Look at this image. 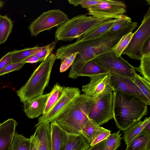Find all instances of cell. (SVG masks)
<instances>
[{
	"label": "cell",
	"instance_id": "cell-33",
	"mask_svg": "<svg viewBox=\"0 0 150 150\" xmlns=\"http://www.w3.org/2000/svg\"><path fill=\"white\" fill-rule=\"evenodd\" d=\"M103 0H69L68 1L70 4L74 6L80 5L81 7L86 8L87 9L91 7L95 6L101 3Z\"/></svg>",
	"mask_w": 150,
	"mask_h": 150
},
{
	"label": "cell",
	"instance_id": "cell-39",
	"mask_svg": "<svg viewBox=\"0 0 150 150\" xmlns=\"http://www.w3.org/2000/svg\"><path fill=\"white\" fill-rule=\"evenodd\" d=\"M106 139L93 146L89 147L87 150H105Z\"/></svg>",
	"mask_w": 150,
	"mask_h": 150
},
{
	"label": "cell",
	"instance_id": "cell-44",
	"mask_svg": "<svg viewBox=\"0 0 150 150\" xmlns=\"http://www.w3.org/2000/svg\"><path fill=\"white\" fill-rule=\"evenodd\" d=\"M4 2L1 0H0V9L2 8L4 5Z\"/></svg>",
	"mask_w": 150,
	"mask_h": 150
},
{
	"label": "cell",
	"instance_id": "cell-38",
	"mask_svg": "<svg viewBox=\"0 0 150 150\" xmlns=\"http://www.w3.org/2000/svg\"><path fill=\"white\" fill-rule=\"evenodd\" d=\"M110 131L108 130L99 135L89 144V146H93L101 141L106 139L107 137L110 134Z\"/></svg>",
	"mask_w": 150,
	"mask_h": 150
},
{
	"label": "cell",
	"instance_id": "cell-16",
	"mask_svg": "<svg viewBox=\"0 0 150 150\" xmlns=\"http://www.w3.org/2000/svg\"><path fill=\"white\" fill-rule=\"evenodd\" d=\"M17 125L13 118L0 123V150H9Z\"/></svg>",
	"mask_w": 150,
	"mask_h": 150
},
{
	"label": "cell",
	"instance_id": "cell-7",
	"mask_svg": "<svg viewBox=\"0 0 150 150\" xmlns=\"http://www.w3.org/2000/svg\"><path fill=\"white\" fill-rule=\"evenodd\" d=\"M95 100L88 117L94 123L100 126L113 118L114 91L102 94Z\"/></svg>",
	"mask_w": 150,
	"mask_h": 150
},
{
	"label": "cell",
	"instance_id": "cell-36",
	"mask_svg": "<svg viewBox=\"0 0 150 150\" xmlns=\"http://www.w3.org/2000/svg\"><path fill=\"white\" fill-rule=\"evenodd\" d=\"M55 46H54L50 47L40 51L36 53L34 55L38 57L42 61L48 57L51 52L54 48Z\"/></svg>",
	"mask_w": 150,
	"mask_h": 150
},
{
	"label": "cell",
	"instance_id": "cell-6",
	"mask_svg": "<svg viewBox=\"0 0 150 150\" xmlns=\"http://www.w3.org/2000/svg\"><path fill=\"white\" fill-rule=\"evenodd\" d=\"M93 59L109 74L124 76L133 79L134 77V67L121 56L117 57L112 50Z\"/></svg>",
	"mask_w": 150,
	"mask_h": 150
},
{
	"label": "cell",
	"instance_id": "cell-24",
	"mask_svg": "<svg viewBox=\"0 0 150 150\" xmlns=\"http://www.w3.org/2000/svg\"><path fill=\"white\" fill-rule=\"evenodd\" d=\"M108 73L93 59L87 62L76 75V78L82 76H90Z\"/></svg>",
	"mask_w": 150,
	"mask_h": 150
},
{
	"label": "cell",
	"instance_id": "cell-10",
	"mask_svg": "<svg viewBox=\"0 0 150 150\" xmlns=\"http://www.w3.org/2000/svg\"><path fill=\"white\" fill-rule=\"evenodd\" d=\"M69 19L68 15L59 9L45 11L33 21L28 27L32 36H37L41 32L58 27Z\"/></svg>",
	"mask_w": 150,
	"mask_h": 150
},
{
	"label": "cell",
	"instance_id": "cell-29",
	"mask_svg": "<svg viewBox=\"0 0 150 150\" xmlns=\"http://www.w3.org/2000/svg\"><path fill=\"white\" fill-rule=\"evenodd\" d=\"M134 34V33L130 32L124 35L112 49V50L117 57L121 56L122 52L128 46Z\"/></svg>",
	"mask_w": 150,
	"mask_h": 150
},
{
	"label": "cell",
	"instance_id": "cell-32",
	"mask_svg": "<svg viewBox=\"0 0 150 150\" xmlns=\"http://www.w3.org/2000/svg\"><path fill=\"white\" fill-rule=\"evenodd\" d=\"M132 22V19L129 17L123 15L117 18L113 25L108 31L111 33L121 30L128 26Z\"/></svg>",
	"mask_w": 150,
	"mask_h": 150
},
{
	"label": "cell",
	"instance_id": "cell-11",
	"mask_svg": "<svg viewBox=\"0 0 150 150\" xmlns=\"http://www.w3.org/2000/svg\"><path fill=\"white\" fill-rule=\"evenodd\" d=\"M126 7L122 1L103 0L88 9V14L96 18L117 19L126 12Z\"/></svg>",
	"mask_w": 150,
	"mask_h": 150
},
{
	"label": "cell",
	"instance_id": "cell-14",
	"mask_svg": "<svg viewBox=\"0 0 150 150\" xmlns=\"http://www.w3.org/2000/svg\"><path fill=\"white\" fill-rule=\"evenodd\" d=\"M35 127V132L30 138L36 150H51L50 123H42Z\"/></svg>",
	"mask_w": 150,
	"mask_h": 150
},
{
	"label": "cell",
	"instance_id": "cell-26",
	"mask_svg": "<svg viewBox=\"0 0 150 150\" xmlns=\"http://www.w3.org/2000/svg\"><path fill=\"white\" fill-rule=\"evenodd\" d=\"M63 90V87L57 83L54 86L48 97L43 115L48 112L61 97Z\"/></svg>",
	"mask_w": 150,
	"mask_h": 150
},
{
	"label": "cell",
	"instance_id": "cell-23",
	"mask_svg": "<svg viewBox=\"0 0 150 150\" xmlns=\"http://www.w3.org/2000/svg\"><path fill=\"white\" fill-rule=\"evenodd\" d=\"M149 123H150V117H146L143 121L137 122L124 131L123 138L126 145H127L139 134Z\"/></svg>",
	"mask_w": 150,
	"mask_h": 150
},
{
	"label": "cell",
	"instance_id": "cell-19",
	"mask_svg": "<svg viewBox=\"0 0 150 150\" xmlns=\"http://www.w3.org/2000/svg\"><path fill=\"white\" fill-rule=\"evenodd\" d=\"M117 19H110L105 21L94 27L86 33L80 39L82 40L94 39L107 32L115 23Z\"/></svg>",
	"mask_w": 150,
	"mask_h": 150
},
{
	"label": "cell",
	"instance_id": "cell-40",
	"mask_svg": "<svg viewBox=\"0 0 150 150\" xmlns=\"http://www.w3.org/2000/svg\"><path fill=\"white\" fill-rule=\"evenodd\" d=\"M40 59L38 57L34 55H31L23 61H21L25 64L26 63H34L41 62Z\"/></svg>",
	"mask_w": 150,
	"mask_h": 150
},
{
	"label": "cell",
	"instance_id": "cell-20",
	"mask_svg": "<svg viewBox=\"0 0 150 150\" xmlns=\"http://www.w3.org/2000/svg\"><path fill=\"white\" fill-rule=\"evenodd\" d=\"M56 44V42H54L48 45L43 47L36 46L21 50H14L11 51L12 62L14 63L21 62L28 57L40 51L55 46Z\"/></svg>",
	"mask_w": 150,
	"mask_h": 150
},
{
	"label": "cell",
	"instance_id": "cell-25",
	"mask_svg": "<svg viewBox=\"0 0 150 150\" xmlns=\"http://www.w3.org/2000/svg\"><path fill=\"white\" fill-rule=\"evenodd\" d=\"M13 24L7 16H1L0 18V44L4 43L12 32Z\"/></svg>",
	"mask_w": 150,
	"mask_h": 150
},
{
	"label": "cell",
	"instance_id": "cell-27",
	"mask_svg": "<svg viewBox=\"0 0 150 150\" xmlns=\"http://www.w3.org/2000/svg\"><path fill=\"white\" fill-rule=\"evenodd\" d=\"M30 144V138H26L15 132L9 150H29Z\"/></svg>",
	"mask_w": 150,
	"mask_h": 150
},
{
	"label": "cell",
	"instance_id": "cell-12",
	"mask_svg": "<svg viewBox=\"0 0 150 150\" xmlns=\"http://www.w3.org/2000/svg\"><path fill=\"white\" fill-rule=\"evenodd\" d=\"M109 83L113 91L135 95L148 105H150V101L134 82L132 79L127 76L111 74H109Z\"/></svg>",
	"mask_w": 150,
	"mask_h": 150
},
{
	"label": "cell",
	"instance_id": "cell-34",
	"mask_svg": "<svg viewBox=\"0 0 150 150\" xmlns=\"http://www.w3.org/2000/svg\"><path fill=\"white\" fill-rule=\"evenodd\" d=\"M25 64L22 62L10 63L0 70V76L13 71L19 70Z\"/></svg>",
	"mask_w": 150,
	"mask_h": 150
},
{
	"label": "cell",
	"instance_id": "cell-8",
	"mask_svg": "<svg viewBox=\"0 0 150 150\" xmlns=\"http://www.w3.org/2000/svg\"><path fill=\"white\" fill-rule=\"evenodd\" d=\"M80 93L77 87H63L60 98L47 112L40 116L35 126L42 123L56 121L77 99Z\"/></svg>",
	"mask_w": 150,
	"mask_h": 150
},
{
	"label": "cell",
	"instance_id": "cell-42",
	"mask_svg": "<svg viewBox=\"0 0 150 150\" xmlns=\"http://www.w3.org/2000/svg\"><path fill=\"white\" fill-rule=\"evenodd\" d=\"M143 130L150 134V123H149L146 126Z\"/></svg>",
	"mask_w": 150,
	"mask_h": 150
},
{
	"label": "cell",
	"instance_id": "cell-37",
	"mask_svg": "<svg viewBox=\"0 0 150 150\" xmlns=\"http://www.w3.org/2000/svg\"><path fill=\"white\" fill-rule=\"evenodd\" d=\"M12 63V53L11 51L7 53L0 59V70Z\"/></svg>",
	"mask_w": 150,
	"mask_h": 150
},
{
	"label": "cell",
	"instance_id": "cell-1",
	"mask_svg": "<svg viewBox=\"0 0 150 150\" xmlns=\"http://www.w3.org/2000/svg\"><path fill=\"white\" fill-rule=\"evenodd\" d=\"M138 23L132 22L123 29L111 33L107 32L96 38L81 41V52L78 53L69 74V78L75 79L77 74L88 62L104 53L108 52L116 45L124 35L137 28Z\"/></svg>",
	"mask_w": 150,
	"mask_h": 150
},
{
	"label": "cell",
	"instance_id": "cell-41",
	"mask_svg": "<svg viewBox=\"0 0 150 150\" xmlns=\"http://www.w3.org/2000/svg\"><path fill=\"white\" fill-rule=\"evenodd\" d=\"M150 53V37L144 42L142 48V55Z\"/></svg>",
	"mask_w": 150,
	"mask_h": 150
},
{
	"label": "cell",
	"instance_id": "cell-43",
	"mask_svg": "<svg viewBox=\"0 0 150 150\" xmlns=\"http://www.w3.org/2000/svg\"><path fill=\"white\" fill-rule=\"evenodd\" d=\"M29 150H36L34 144L31 141Z\"/></svg>",
	"mask_w": 150,
	"mask_h": 150
},
{
	"label": "cell",
	"instance_id": "cell-45",
	"mask_svg": "<svg viewBox=\"0 0 150 150\" xmlns=\"http://www.w3.org/2000/svg\"><path fill=\"white\" fill-rule=\"evenodd\" d=\"M1 14H0V17L1 16Z\"/></svg>",
	"mask_w": 150,
	"mask_h": 150
},
{
	"label": "cell",
	"instance_id": "cell-4",
	"mask_svg": "<svg viewBox=\"0 0 150 150\" xmlns=\"http://www.w3.org/2000/svg\"><path fill=\"white\" fill-rule=\"evenodd\" d=\"M56 55L52 53L34 71L27 82L16 91L23 103L43 94L47 86Z\"/></svg>",
	"mask_w": 150,
	"mask_h": 150
},
{
	"label": "cell",
	"instance_id": "cell-15",
	"mask_svg": "<svg viewBox=\"0 0 150 150\" xmlns=\"http://www.w3.org/2000/svg\"><path fill=\"white\" fill-rule=\"evenodd\" d=\"M50 93L43 94L23 103V110L30 119L36 118L43 114Z\"/></svg>",
	"mask_w": 150,
	"mask_h": 150
},
{
	"label": "cell",
	"instance_id": "cell-5",
	"mask_svg": "<svg viewBox=\"0 0 150 150\" xmlns=\"http://www.w3.org/2000/svg\"><path fill=\"white\" fill-rule=\"evenodd\" d=\"M109 19L96 18L84 14L74 16L58 27L55 34V42L81 39L91 29Z\"/></svg>",
	"mask_w": 150,
	"mask_h": 150
},
{
	"label": "cell",
	"instance_id": "cell-28",
	"mask_svg": "<svg viewBox=\"0 0 150 150\" xmlns=\"http://www.w3.org/2000/svg\"><path fill=\"white\" fill-rule=\"evenodd\" d=\"M138 67H134V69L139 72L144 78L150 82V53L143 55L140 59Z\"/></svg>",
	"mask_w": 150,
	"mask_h": 150
},
{
	"label": "cell",
	"instance_id": "cell-35",
	"mask_svg": "<svg viewBox=\"0 0 150 150\" xmlns=\"http://www.w3.org/2000/svg\"><path fill=\"white\" fill-rule=\"evenodd\" d=\"M78 53V52H76L73 54L61 61V64L59 68L60 72H65L69 69L73 64Z\"/></svg>",
	"mask_w": 150,
	"mask_h": 150
},
{
	"label": "cell",
	"instance_id": "cell-21",
	"mask_svg": "<svg viewBox=\"0 0 150 150\" xmlns=\"http://www.w3.org/2000/svg\"><path fill=\"white\" fill-rule=\"evenodd\" d=\"M125 150H150V134L143 130L127 145Z\"/></svg>",
	"mask_w": 150,
	"mask_h": 150
},
{
	"label": "cell",
	"instance_id": "cell-30",
	"mask_svg": "<svg viewBox=\"0 0 150 150\" xmlns=\"http://www.w3.org/2000/svg\"><path fill=\"white\" fill-rule=\"evenodd\" d=\"M120 133L119 130L109 135L106 139L105 150H116L120 146L122 138Z\"/></svg>",
	"mask_w": 150,
	"mask_h": 150
},
{
	"label": "cell",
	"instance_id": "cell-17",
	"mask_svg": "<svg viewBox=\"0 0 150 150\" xmlns=\"http://www.w3.org/2000/svg\"><path fill=\"white\" fill-rule=\"evenodd\" d=\"M50 129L51 150H61L67 139V133L56 121L51 122Z\"/></svg>",
	"mask_w": 150,
	"mask_h": 150
},
{
	"label": "cell",
	"instance_id": "cell-2",
	"mask_svg": "<svg viewBox=\"0 0 150 150\" xmlns=\"http://www.w3.org/2000/svg\"><path fill=\"white\" fill-rule=\"evenodd\" d=\"M113 117L116 126L125 131L148 112V105L136 96L114 91Z\"/></svg>",
	"mask_w": 150,
	"mask_h": 150
},
{
	"label": "cell",
	"instance_id": "cell-22",
	"mask_svg": "<svg viewBox=\"0 0 150 150\" xmlns=\"http://www.w3.org/2000/svg\"><path fill=\"white\" fill-rule=\"evenodd\" d=\"M108 130L89 119L82 129L81 134L90 144L99 135Z\"/></svg>",
	"mask_w": 150,
	"mask_h": 150
},
{
	"label": "cell",
	"instance_id": "cell-13",
	"mask_svg": "<svg viewBox=\"0 0 150 150\" xmlns=\"http://www.w3.org/2000/svg\"><path fill=\"white\" fill-rule=\"evenodd\" d=\"M89 77L90 78V82L82 86L81 91L94 100L100 95L113 90L110 84L108 73L97 74Z\"/></svg>",
	"mask_w": 150,
	"mask_h": 150
},
{
	"label": "cell",
	"instance_id": "cell-3",
	"mask_svg": "<svg viewBox=\"0 0 150 150\" xmlns=\"http://www.w3.org/2000/svg\"><path fill=\"white\" fill-rule=\"evenodd\" d=\"M95 100L84 94L77 99L56 120L68 134L81 135V131L89 120V113Z\"/></svg>",
	"mask_w": 150,
	"mask_h": 150
},
{
	"label": "cell",
	"instance_id": "cell-9",
	"mask_svg": "<svg viewBox=\"0 0 150 150\" xmlns=\"http://www.w3.org/2000/svg\"><path fill=\"white\" fill-rule=\"evenodd\" d=\"M150 37V7L144 15L142 23L127 47L122 53L131 59L140 60L142 56V48L146 40Z\"/></svg>",
	"mask_w": 150,
	"mask_h": 150
},
{
	"label": "cell",
	"instance_id": "cell-31",
	"mask_svg": "<svg viewBox=\"0 0 150 150\" xmlns=\"http://www.w3.org/2000/svg\"><path fill=\"white\" fill-rule=\"evenodd\" d=\"M133 80L141 91L150 101V82L136 72Z\"/></svg>",
	"mask_w": 150,
	"mask_h": 150
},
{
	"label": "cell",
	"instance_id": "cell-18",
	"mask_svg": "<svg viewBox=\"0 0 150 150\" xmlns=\"http://www.w3.org/2000/svg\"><path fill=\"white\" fill-rule=\"evenodd\" d=\"M89 146V144L82 134L76 135L67 134V139L61 150H86Z\"/></svg>",
	"mask_w": 150,
	"mask_h": 150
}]
</instances>
